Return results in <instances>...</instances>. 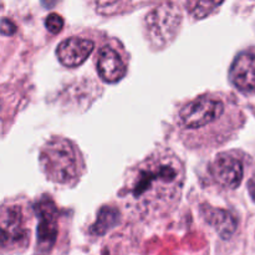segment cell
<instances>
[{
    "label": "cell",
    "instance_id": "obj_1",
    "mask_svg": "<svg viewBox=\"0 0 255 255\" xmlns=\"http://www.w3.org/2000/svg\"><path fill=\"white\" fill-rule=\"evenodd\" d=\"M184 179L186 169L178 156L169 149H157L129 169L121 196L132 214L157 218L176 208Z\"/></svg>",
    "mask_w": 255,
    "mask_h": 255
},
{
    "label": "cell",
    "instance_id": "obj_2",
    "mask_svg": "<svg viewBox=\"0 0 255 255\" xmlns=\"http://www.w3.org/2000/svg\"><path fill=\"white\" fill-rule=\"evenodd\" d=\"M174 124L187 148L213 149L234 137L243 125V114L233 96L212 92L182 106Z\"/></svg>",
    "mask_w": 255,
    "mask_h": 255
},
{
    "label": "cell",
    "instance_id": "obj_3",
    "mask_svg": "<svg viewBox=\"0 0 255 255\" xmlns=\"http://www.w3.org/2000/svg\"><path fill=\"white\" fill-rule=\"evenodd\" d=\"M40 167L47 179L57 184H75L85 163L77 147L64 137H54L40 151Z\"/></svg>",
    "mask_w": 255,
    "mask_h": 255
},
{
    "label": "cell",
    "instance_id": "obj_4",
    "mask_svg": "<svg viewBox=\"0 0 255 255\" xmlns=\"http://www.w3.org/2000/svg\"><path fill=\"white\" fill-rule=\"evenodd\" d=\"M182 11L174 2H162L151 10L144 19V36L157 50L168 46L179 31Z\"/></svg>",
    "mask_w": 255,
    "mask_h": 255
},
{
    "label": "cell",
    "instance_id": "obj_5",
    "mask_svg": "<svg viewBox=\"0 0 255 255\" xmlns=\"http://www.w3.org/2000/svg\"><path fill=\"white\" fill-rule=\"evenodd\" d=\"M212 182L223 191H234L241 186L244 177L243 162L232 152L219 153L209 166Z\"/></svg>",
    "mask_w": 255,
    "mask_h": 255
},
{
    "label": "cell",
    "instance_id": "obj_6",
    "mask_svg": "<svg viewBox=\"0 0 255 255\" xmlns=\"http://www.w3.org/2000/svg\"><path fill=\"white\" fill-rule=\"evenodd\" d=\"M2 249H15L25 247L29 241V233L25 223L21 207L4 206L1 211Z\"/></svg>",
    "mask_w": 255,
    "mask_h": 255
},
{
    "label": "cell",
    "instance_id": "obj_7",
    "mask_svg": "<svg viewBox=\"0 0 255 255\" xmlns=\"http://www.w3.org/2000/svg\"><path fill=\"white\" fill-rule=\"evenodd\" d=\"M229 77L239 91L255 94V55L248 51L239 54L232 64Z\"/></svg>",
    "mask_w": 255,
    "mask_h": 255
},
{
    "label": "cell",
    "instance_id": "obj_8",
    "mask_svg": "<svg viewBox=\"0 0 255 255\" xmlns=\"http://www.w3.org/2000/svg\"><path fill=\"white\" fill-rule=\"evenodd\" d=\"M94 50V42L81 37H69L60 42L56 55L60 62L66 67H77L87 60Z\"/></svg>",
    "mask_w": 255,
    "mask_h": 255
},
{
    "label": "cell",
    "instance_id": "obj_9",
    "mask_svg": "<svg viewBox=\"0 0 255 255\" xmlns=\"http://www.w3.org/2000/svg\"><path fill=\"white\" fill-rule=\"evenodd\" d=\"M97 72L105 82L115 84L126 75V65L114 47L104 46L97 56Z\"/></svg>",
    "mask_w": 255,
    "mask_h": 255
},
{
    "label": "cell",
    "instance_id": "obj_10",
    "mask_svg": "<svg viewBox=\"0 0 255 255\" xmlns=\"http://www.w3.org/2000/svg\"><path fill=\"white\" fill-rule=\"evenodd\" d=\"M209 224L217 229L222 238H229L237 229V222L228 212L221 209H208V216L206 217Z\"/></svg>",
    "mask_w": 255,
    "mask_h": 255
},
{
    "label": "cell",
    "instance_id": "obj_11",
    "mask_svg": "<svg viewBox=\"0 0 255 255\" xmlns=\"http://www.w3.org/2000/svg\"><path fill=\"white\" fill-rule=\"evenodd\" d=\"M119 222V212L114 208H109V207H104L100 211L99 218L97 222L92 227V233L95 234H105L109 231L111 227Z\"/></svg>",
    "mask_w": 255,
    "mask_h": 255
},
{
    "label": "cell",
    "instance_id": "obj_12",
    "mask_svg": "<svg viewBox=\"0 0 255 255\" xmlns=\"http://www.w3.org/2000/svg\"><path fill=\"white\" fill-rule=\"evenodd\" d=\"M55 236H56V223H55V217L51 214H47L41 217V224H39V242L42 244L54 243Z\"/></svg>",
    "mask_w": 255,
    "mask_h": 255
},
{
    "label": "cell",
    "instance_id": "obj_13",
    "mask_svg": "<svg viewBox=\"0 0 255 255\" xmlns=\"http://www.w3.org/2000/svg\"><path fill=\"white\" fill-rule=\"evenodd\" d=\"M223 0H196L192 6V15L194 19H204L214 11Z\"/></svg>",
    "mask_w": 255,
    "mask_h": 255
},
{
    "label": "cell",
    "instance_id": "obj_14",
    "mask_svg": "<svg viewBox=\"0 0 255 255\" xmlns=\"http://www.w3.org/2000/svg\"><path fill=\"white\" fill-rule=\"evenodd\" d=\"M97 11L104 15H112L120 11L125 4V0H95Z\"/></svg>",
    "mask_w": 255,
    "mask_h": 255
},
{
    "label": "cell",
    "instance_id": "obj_15",
    "mask_svg": "<svg viewBox=\"0 0 255 255\" xmlns=\"http://www.w3.org/2000/svg\"><path fill=\"white\" fill-rule=\"evenodd\" d=\"M45 26L51 34H59L64 27V19L59 14H50L45 20Z\"/></svg>",
    "mask_w": 255,
    "mask_h": 255
},
{
    "label": "cell",
    "instance_id": "obj_16",
    "mask_svg": "<svg viewBox=\"0 0 255 255\" xmlns=\"http://www.w3.org/2000/svg\"><path fill=\"white\" fill-rule=\"evenodd\" d=\"M16 31V26L12 24L10 20H7L6 17L1 20V34L2 35H12Z\"/></svg>",
    "mask_w": 255,
    "mask_h": 255
},
{
    "label": "cell",
    "instance_id": "obj_17",
    "mask_svg": "<svg viewBox=\"0 0 255 255\" xmlns=\"http://www.w3.org/2000/svg\"><path fill=\"white\" fill-rule=\"evenodd\" d=\"M248 191H249V194H251L252 199L255 202V172L252 174L251 179H249L248 182Z\"/></svg>",
    "mask_w": 255,
    "mask_h": 255
},
{
    "label": "cell",
    "instance_id": "obj_18",
    "mask_svg": "<svg viewBox=\"0 0 255 255\" xmlns=\"http://www.w3.org/2000/svg\"><path fill=\"white\" fill-rule=\"evenodd\" d=\"M57 1H59V0H41L42 5H44L45 7H52V6H55Z\"/></svg>",
    "mask_w": 255,
    "mask_h": 255
}]
</instances>
